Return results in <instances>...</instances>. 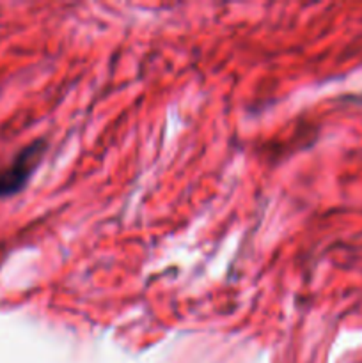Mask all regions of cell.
<instances>
[{"label": "cell", "mask_w": 362, "mask_h": 363, "mask_svg": "<svg viewBox=\"0 0 362 363\" xmlns=\"http://www.w3.org/2000/svg\"><path fill=\"white\" fill-rule=\"evenodd\" d=\"M45 151L46 142L34 140L27 147L21 149L9 165L0 170V199L13 197L27 186L28 179L38 169Z\"/></svg>", "instance_id": "1"}]
</instances>
